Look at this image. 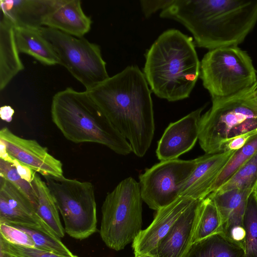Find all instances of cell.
Instances as JSON below:
<instances>
[{
	"label": "cell",
	"mask_w": 257,
	"mask_h": 257,
	"mask_svg": "<svg viewBox=\"0 0 257 257\" xmlns=\"http://www.w3.org/2000/svg\"><path fill=\"white\" fill-rule=\"evenodd\" d=\"M85 91L127 140L133 152L144 157L152 144L155 126L151 92L140 69L127 66Z\"/></svg>",
	"instance_id": "1"
},
{
	"label": "cell",
	"mask_w": 257,
	"mask_h": 257,
	"mask_svg": "<svg viewBox=\"0 0 257 257\" xmlns=\"http://www.w3.org/2000/svg\"><path fill=\"white\" fill-rule=\"evenodd\" d=\"M160 17L182 24L198 47L237 46L257 22V0H173Z\"/></svg>",
	"instance_id": "2"
},
{
	"label": "cell",
	"mask_w": 257,
	"mask_h": 257,
	"mask_svg": "<svg viewBox=\"0 0 257 257\" xmlns=\"http://www.w3.org/2000/svg\"><path fill=\"white\" fill-rule=\"evenodd\" d=\"M200 73L192 38L178 30L163 32L147 51L144 74L159 98L169 101L188 98Z\"/></svg>",
	"instance_id": "3"
},
{
	"label": "cell",
	"mask_w": 257,
	"mask_h": 257,
	"mask_svg": "<svg viewBox=\"0 0 257 257\" xmlns=\"http://www.w3.org/2000/svg\"><path fill=\"white\" fill-rule=\"evenodd\" d=\"M51 115L53 123L69 141L98 144L120 155L133 152L127 140L86 91L67 87L55 93Z\"/></svg>",
	"instance_id": "4"
},
{
	"label": "cell",
	"mask_w": 257,
	"mask_h": 257,
	"mask_svg": "<svg viewBox=\"0 0 257 257\" xmlns=\"http://www.w3.org/2000/svg\"><path fill=\"white\" fill-rule=\"evenodd\" d=\"M254 90L229 99L212 101L211 108L199 121V143L206 154L225 151L232 140L257 130Z\"/></svg>",
	"instance_id": "5"
},
{
	"label": "cell",
	"mask_w": 257,
	"mask_h": 257,
	"mask_svg": "<svg viewBox=\"0 0 257 257\" xmlns=\"http://www.w3.org/2000/svg\"><path fill=\"white\" fill-rule=\"evenodd\" d=\"M200 76L212 101L229 99L257 88L252 60L237 46L209 50L200 62Z\"/></svg>",
	"instance_id": "6"
},
{
	"label": "cell",
	"mask_w": 257,
	"mask_h": 257,
	"mask_svg": "<svg viewBox=\"0 0 257 257\" xmlns=\"http://www.w3.org/2000/svg\"><path fill=\"white\" fill-rule=\"evenodd\" d=\"M142 201L139 183L131 177L107 193L101 207L99 231L107 247L122 250L138 236L142 230Z\"/></svg>",
	"instance_id": "7"
},
{
	"label": "cell",
	"mask_w": 257,
	"mask_h": 257,
	"mask_svg": "<svg viewBox=\"0 0 257 257\" xmlns=\"http://www.w3.org/2000/svg\"><path fill=\"white\" fill-rule=\"evenodd\" d=\"M44 177L64 222L65 231L79 240L94 233L97 220L93 185L64 176Z\"/></svg>",
	"instance_id": "8"
},
{
	"label": "cell",
	"mask_w": 257,
	"mask_h": 257,
	"mask_svg": "<svg viewBox=\"0 0 257 257\" xmlns=\"http://www.w3.org/2000/svg\"><path fill=\"white\" fill-rule=\"evenodd\" d=\"M59 60L70 74L89 90L108 79L100 47L83 37L73 36L46 27L39 29Z\"/></svg>",
	"instance_id": "9"
},
{
	"label": "cell",
	"mask_w": 257,
	"mask_h": 257,
	"mask_svg": "<svg viewBox=\"0 0 257 257\" xmlns=\"http://www.w3.org/2000/svg\"><path fill=\"white\" fill-rule=\"evenodd\" d=\"M195 159L162 161L139 176L143 201L157 211L180 197L182 188L195 168Z\"/></svg>",
	"instance_id": "10"
},
{
	"label": "cell",
	"mask_w": 257,
	"mask_h": 257,
	"mask_svg": "<svg viewBox=\"0 0 257 257\" xmlns=\"http://www.w3.org/2000/svg\"><path fill=\"white\" fill-rule=\"evenodd\" d=\"M0 140L13 159L18 161L45 176H63L61 162L49 153L35 140L26 139L14 134L7 127L0 131Z\"/></svg>",
	"instance_id": "11"
},
{
	"label": "cell",
	"mask_w": 257,
	"mask_h": 257,
	"mask_svg": "<svg viewBox=\"0 0 257 257\" xmlns=\"http://www.w3.org/2000/svg\"><path fill=\"white\" fill-rule=\"evenodd\" d=\"M204 108L169 124L158 143L156 155L159 160L178 159L193 148L198 139L199 121Z\"/></svg>",
	"instance_id": "12"
},
{
	"label": "cell",
	"mask_w": 257,
	"mask_h": 257,
	"mask_svg": "<svg viewBox=\"0 0 257 257\" xmlns=\"http://www.w3.org/2000/svg\"><path fill=\"white\" fill-rule=\"evenodd\" d=\"M0 223L24 226L56 236L39 217L29 199L1 177Z\"/></svg>",
	"instance_id": "13"
},
{
	"label": "cell",
	"mask_w": 257,
	"mask_h": 257,
	"mask_svg": "<svg viewBox=\"0 0 257 257\" xmlns=\"http://www.w3.org/2000/svg\"><path fill=\"white\" fill-rule=\"evenodd\" d=\"M195 200L180 196L171 204L157 210L152 222L147 228L142 230L132 242L135 256L149 254L156 257L159 242Z\"/></svg>",
	"instance_id": "14"
},
{
	"label": "cell",
	"mask_w": 257,
	"mask_h": 257,
	"mask_svg": "<svg viewBox=\"0 0 257 257\" xmlns=\"http://www.w3.org/2000/svg\"><path fill=\"white\" fill-rule=\"evenodd\" d=\"M252 191L250 189L216 191L208 196L214 202L221 217L222 233L242 247L245 236L243 216L248 197Z\"/></svg>",
	"instance_id": "15"
},
{
	"label": "cell",
	"mask_w": 257,
	"mask_h": 257,
	"mask_svg": "<svg viewBox=\"0 0 257 257\" xmlns=\"http://www.w3.org/2000/svg\"><path fill=\"white\" fill-rule=\"evenodd\" d=\"M203 199H195L159 242L156 257H184L192 244Z\"/></svg>",
	"instance_id": "16"
},
{
	"label": "cell",
	"mask_w": 257,
	"mask_h": 257,
	"mask_svg": "<svg viewBox=\"0 0 257 257\" xmlns=\"http://www.w3.org/2000/svg\"><path fill=\"white\" fill-rule=\"evenodd\" d=\"M235 151L227 150L216 154H205L195 159V168L183 186L180 196L203 199Z\"/></svg>",
	"instance_id": "17"
},
{
	"label": "cell",
	"mask_w": 257,
	"mask_h": 257,
	"mask_svg": "<svg viewBox=\"0 0 257 257\" xmlns=\"http://www.w3.org/2000/svg\"><path fill=\"white\" fill-rule=\"evenodd\" d=\"M92 21L85 15L79 0H57L46 17L43 27L83 37L91 29Z\"/></svg>",
	"instance_id": "18"
},
{
	"label": "cell",
	"mask_w": 257,
	"mask_h": 257,
	"mask_svg": "<svg viewBox=\"0 0 257 257\" xmlns=\"http://www.w3.org/2000/svg\"><path fill=\"white\" fill-rule=\"evenodd\" d=\"M57 0H1V14L15 27L40 28Z\"/></svg>",
	"instance_id": "19"
},
{
	"label": "cell",
	"mask_w": 257,
	"mask_h": 257,
	"mask_svg": "<svg viewBox=\"0 0 257 257\" xmlns=\"http://www.w3.org/2000/svg\"><path fill=\"white\" fill-rule=\"evenodd\" d=\"M15 34V26L1 14L0 21V90L24 69L19 56Z\"/></svg>",
	"instance_id": "20"
},
{
	"label": "cell",
	"mask_w": 257,
	"mask_h": 257,
	"mask_svg": "<svg viewBox=\"0 0 257 257\" xmlns=\"http://www.w3.org/2000/svg\"><path fill=\"white\" fill-rule=\"evenodd\" d=\"M39 29L15 27L16 41L19 52L32 56L44 65L60 64L56 53Z\"/></svg>",
	"instance_id": "21"
},
{
	"label": "cell",
	"mask_w": 257,
	"mask_h": 257,
	"mask_svg": "<svg viewBox=\"0 0 257 257\" xmlns=\"http://www.w3.org/2000/svg\"><path fill=\"white\" fill-rule=\"evenodd\" d=\"M243 247L222 233L193 243L184 257H243Z\"/></svg>",
	"instance_id": "22"
},
{
	"label": "cell",
	"mask_w": 257,
	"mask_h": 257,
	"mask_svg": "<svg viewBox=\"0 0 257 257\" xmlns=\"http://www.w3.org/2000/svg\"><path fill=\"white\" fill-rule=\"evenodd\" d=\"M32 184L37 197V214L57 237H64L65 229L60 219L59 210L46 182L35 173Z\"/></svg>",
	"instance_id": "23"
},
{
	"label": "cell",
	"mask_w": 257,
	"mask_h": 257,
	"mask_svg": "<svg viewBox=\"0 0 257 257\" xmlns=\"http://www.w3.org/2000/svg\"><path fill=\"white\" fill-rule=\"evenodd\" d=\"M257 152V134L251 137L240 149L236 150L218 175L209 194L217 191Z\"/></svg>",
	"instance_id": "24"
},
{
	"label": "cell",
	"mask_w": 257,
	"mask_h": 257,
	"mask_svg": "<svg viewBox=\"0 0 257 257\" xmlns=\"http://www.w3.org/2000/svg\"><path fill=\"white\" fill-rule=\"evenodd\" d=\"M222 232V221L218 209L213 200L207 196L202 201L192 243Z\"/></svg>",
	"instance_id": "25"
},
{
	"label": "cell",
	"mask_w": 257,
	"mask_h": 257,
	"mask_svg": "<svg viewBox=\"0 0 257 257\" xmlns=\"http://www.w3.org/2000/svg\"><path fill=\"white\" fill-rule=\"evenodd\" d=\"M243 257H257V189L248 197L243 219Z\"/></svg>",
	"instance_id": "26"
},
{
	"label": "cell",
	"mask_w": 257,
	"mask_h": 257,
	"mask_svg": "<svg viewBox=\"0 0 257 257\" xmlns=\"http://www.w3.org/2000/svg\"><path fill=\"white\" fill-rule=\"evenodd\" d=\"M257 189V152L217 191Z\"/></svg>",
	"instance_id": "27"
},
{
	"label": "cell",
	"mask_w": 257,
	"mask_h": 257,
	"mask_svg": "<svg viewBox=\"0 0 257 257\" xmlns=\"http://www.w3.org/2000/svg\"><path fill=\"white\" fill-rule=\"evenodd\" d=\"M11 225L20 229L29 234L35 242V248L64 256H73L74 255L61 242L59 238L56 236L24 226L16 224Z\"/></svg>",
	"instance_id": "28"
},
{
	"label": "cell",
	"mask_w": 257,
	"mask_h": 257,
	"mask_svg": "<svg viewBox=\"0 0 257 257\" xmlns=\"http://www.w3.org/2000/svg\"><path fill=\"white\" fill-rule=\"evenodd\" d=\"M0 177L11 183L27 197L36 210L37 197L33 184L22 178L12 163L0 159Z\"/></svg>",
	"instance_id": "29"
},
{
	"label": "cell",
	"mask_w": 257,
	"mask_h": 257,
	"mask_svg": "<svg viewBox=\"0 0 257 257\" xmlns=\"http://www.w3.org/2000/svg\"><path fill=\"white\" fill-rule=\"evenodd\" d=\"M0 250L12 257H78L64 256L35 247L11 243L0 237Z\"/></svg>",
	"instance_id": "30"
},
{
	"label": "cell",
	"mask_w": 257,
	"mask_h": 257,
	"mask_svg": "<svg viewBox=\"0 0 257 257\" xmlns=\"http://www.w3.org/2000/svg\"><path fill=\"white\" fill-rule=\"evenodd\" d=\"M0 237L11 243L35 247V242L29 234L12 225L0 223Z\"/></svg>",
	"instance_id": "31"
},
{
	"label": "cell",
	"mask_w": 257,
	"mask_h": 257,
	"mask_svg": "<svg viewBox=\"0 0 257 257\" xmlns=\"http://www.w3.org/2000/svg\"><path fill=\"white\" fill-rule=\"evenodd\" d=\"M173 0L162 1H141L140 4L142 12L146 18L161 10L163 11L168 8Z\"/></svg>",
	"instance_id": "32"
},
{
	"label": "cell",
	"mask_w": 257,
	"mask_h": 257,
	"mask_svg": "<svg viewBox=\"0 0 257 257\" xmlns=\"http://www.w3.org/2000/svg\"><path fill=\"white\" fill-rule=\"evenodd\" d=\"M256 134L257 130L235 138L227 144L225 151L227 150L236 151L240 149L251 137Z\"/></svg>",
	"instance_id": "33"
},
{
	"label": "cell",
	"mask_w": 257,
	"mask_h": 257,
	"mask_svg": "<svg viewBox=\"0 0 257 257\" xmlns=\"http://www.w3.org/2000/svg\"><path fill=\"white\" fill-rule=\"evenodd\" d=\"M12 164L16 167L18 173L22 179L30 183L32 182L36 172L29 167L21 164L16 160L13 159Z\"/></svg>",
	"instance_id": "34"
},
{
	"label": "cell",
	"mask_w": 257,
	"mask_h": 257,
	"mask_svg": "<svg viewBox=\"0 0 257 257\" xmlns=\"http://www.w3.org/2000/svg\"><path fill=\"white\" fill-rule=\"evenodd\" d=\"M14 113V109L10 106L5 105L1 107V117L7 122H9L12 121Z\"/></svg>",
	"instance_id": "35"
},
{
	"label": "cell",
	"mask_w": 257,
	"mask_h": 257,
	"mask_svg": "<svg viewBox=\"0 0 257 257\" xmlns=\"http://www.w3.org/2000/svg\"><path fill=\"white\" fill-rule=\"evenodd\" d=\"M0 159L5 161L13 163V159L8 154L6 147L4 143L0 140Z\"/></svg>",
	"instance_id": "36"
},
{
	"label": "cell",
	"mask_w": 257,
	"mask_h": 257,
	"mask_svg": "<svg viewBox=\"0 0 257 257\" xmlns=\"http://www.w3.org/2000/svg\"><path fill=\"white\" fill-rule=\"evenodd\" d=\"M253 94L255 100L257 101V88L253 91Z\"/></svg>",
	"instance_id": "37"
},
{
	"label": "cell",
	"mask_w": 257,
	"mask_h": 257,
	"mask_svg": "<svg viewBox=\"0 0 257 257\" xmlns=\"http://www.w3.org/2000/svg\"><path fill=\"white\" fill-rule=\"evenodd\" d=\"M134 257H155V256L151 255H149V254H144V255H139V256H135Z\"/></svg>",
	"instance_id": "38"
},
{
	"label": "cell",
	"mask_w": 257,
	"mask_h": 257,
	"mask_svg": "<svg viewBox=\"0 0 257 257\" xmlns=\"http://www.w3.org/2000/svg\"><path fill=\"white\" fill-rule=\"evenodd\" d=\"M0 257H5L4 253L0 250Z\"/></svg>",
	"instance_id": "39"
},
{
	"label": "cell",
	"mask_w": 257,
	"mask_h": 257,
	"mask_svg": "<svg viewBox=\"0 0 257 257\" xmlns=\"http://www.w3.org/2000/svg\"><path fill=\"white\" fill-rule=\"evenodd\" d=\"M4 254H5V257H12V256H10V255H9L8 254H7L6 253H4Z\"/></svg>",
	"instance_id": "40"
}]
</instances>
